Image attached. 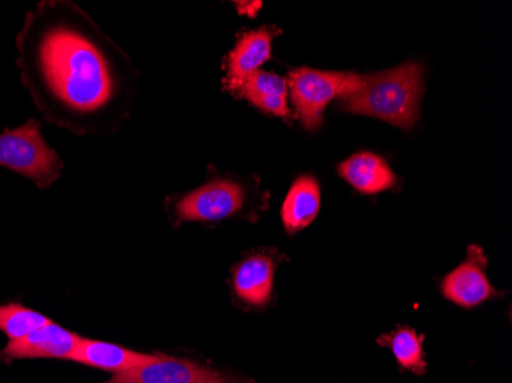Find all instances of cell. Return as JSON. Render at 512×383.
I'll use <instances>...</instances> for the list:
<instances>
[{"label": "cell", "mask_w": 512, "mask_h": 383, "mask_svg": "<svg viewBox=\"0 0 512 383\" xmlns=\"http://www.w3.org/2000/svg\"><path fill=\"white\" fill-rule=\"evenodd\" d=\"M19 68L48 122L105 134L128 117L135 71L119 46L69 2H42L17 37Z\"/></svg>", "instance_id": "cell-1"}, {"label": "cell", "mask_w": 512, "mask_h": 383, "mask_svg": "<svg viewBox=\"0 0 512 383\" xmlns=\"http://www.w3.org/2000/svg\"><path fill=\"white\" fill-rule=\"evenodd\" d=\"M422 95L424 66L407 62L364 77L362 88L341 99V106L352 114L368 115L398 128L413 129L419 122Z\"/></svg>", "instance_id": "cell-2"}, {"label": "cell", "mask_w": 512, "mask_h": 383, "mask_svg": "<svg viewBox=\"0 0 512 383\" xmlns=\"http://www.w3.org/2000/svg\"><path fill=\"white\" fill-rule=\"evenodd\" d=\"M0 166L28 178L40 189H46L62 174L63 161L46 143L40 123L30 120L0 134Z\"/></svg>", "instance_id": "cell-3"}, {"label": "cell", "mask_w": 512, "mask_h": 383, "mask_svg": "<svg viewBox=\"0 0 512 383\" xmlns=\"http://www.w3.org/2000/svg\"><path fill=\"white\" fill-rule=\"evenodd\" d=\"M287 85L302 125L309 131H315L322 125L325 106L332 100L356 94L364 85V77L355 73L296 68L290 71Z\"/></svg>", "instance_id": "cell-4"}, {"label": "cell", "mask_w": 512, "mask_h": 383, "mask_svg": "<svg viewBox=\"0 0 512 383\" xmlns=\"http://www.w3.org/2000/svg\"><path fill=\"white\" fill-rule=\"evenodd\" d=\"M244 204L246 189L243 184L230 178H215L184 195L175 206V215L180 221L217 223L240 213Z\"/></svg>", "instance_id": "cell-5"}, {"label": "cell", "mask_w": 512, "mask_h": 383, "mask_svg": "<svg viewBox=\"0 0 512 383\" xmlns=\"http://www.w3.org/2000/svg\"><path fill=\"white\" fill-rule=\"evenodd\" d=\"M105 383H246L197 362L155 354L148 364L115 374Z\"/></svg>", "instance_id": "cell-6"}, {"label": "cell", "mask_w": 512, "mask_h": 383, "mask_svg": "<svg viewBox=\"0 0 512 383\" xmlns=\"http://www.w3.org/2000/svg\"><path fill=\"white\" fill-rule=\"evenodd\" d=\"M486 259L482 247H468L467 259L445 276L440 289L448 301L463 308H474L497 296L486 276Z\"/></svg>", "instance_id": "cell-7"}, {"label": "cell", "mask_w": 512, "mask_h": 383, "mask_svg": "<svg viewBox=\"0 0 512 383\" xmlns=\"http://www.w3.org/2000/svg\"><path fill=\"white\" fill-rule=\"evenodd\" d=\"M278 34L275 28L263 27L247 31L238 39L234 50L227 57V74L224 79L226 91L237 95L243 83L272 57L273 37Z\"/></svg>", "instance_id": "cell-8"}, {"label": "cell", "mask_w": 512, "mask_h": 383, "mask_svg": "<svg viewBox=\"0 0 512 383\" xmlns=\"http://www.w3.org/2000/svg\"><path fill=\"white\" fill-rule=\"evenodd\" d=\"M79 334L50 322L46 327L34 331L27 338L10 342L0 357L13 359H71L80 342Z\"/></svg>", "instance_id": "cell-9"}, {"label": "cell", "mask_w": 512, "mask_h": 383, "mask_svg": "<svg viewBox=\"0 0 512 383\" xmlns=\"http://www.w3.org/2000/svg\"><path fill=\"white\" fill-rule=\"evenodd\" d=\"M276 262L266 253L247 256L234 269V292L253 307L266 305L272 298Z\"/></svg>", "instance_id": "cell-10"}, {"label": "cell", "mask_w": 512, "mask_h": 383, "mask_svg": "<svg viewBox=\"0 0 512 383\" xmlns=\"http://www.w3.org/2000/svg\"><path fill=\"white\" fill-rule=\"evenodd\" d=\"M339 175L365 195L381 194L396 184V175L387 161L373 152H359L338 167Z\"/></svg>", "instance_id": "cell-11"}, {"label": "cell", "mask_w": 512, "mask_h": 383, "mask_svg": "<svg viewBox=\"0 0 512 383\" xmlns=\"http://www.w3.org/2000/svg\"><path fill=\"white\" fill-rule=\"evenodd\" d=\"M154 357L155 354L137 353L120 345L82 338L69 361L119 374L148 364Z\"/></svg>", "instance_id": "cell-12"}, {"label": "cell", "mask_w": 512, "mask_h": 383, "mask_svg": "<svg viewBox=\"0 0 512 383\" xmlns=\"http://www.w3.org/2000/svg\"><path fill=\"white\" fill-rule=\"evenodd\" d=\"M237 97L246 99L250 105L267 115L289 118V85L287 80L275 73L256 71L237 92Z\"/></svg>", "instance_id": "cell-13"}, {"label": "cell", "mask_w": 512, "mask_h": 383, "mask_svg": "<svg viewBox=\"0 0 512 383\" xmlns=\"http://www.w3.org/2000/svg\"><path fill=\"white\" fill-rule=\"evenodd\" d=\"M321 209V190L312 175H302L290 187L281 209V220L290 235L306 229L318 217Z\"/></svg>", "instance_id": "cell-14"}, {"label": "cell", "mask_w": 512, "mask_h": 383, "mask_svg": "<svg viewBox=\"0 0 512 383\" xmlns=\"http://www.w3.org/2000/svg\"><path fill=\"white\" fill-rule=\"evenodd\" d=\"M422 342H424V338L421 334H417L410 327H398L393 333L384 334L378 339L379 345L390 348L402 368L413 371L417 376L427 373V362H425Z\"/></svg>", "instance_id": "cell-15"}, {"label": "cell", "mask_w": 512, "mask_h": 383, "mask_svg": "<svg viewBox=\"0 0 512 383\" xmlns=\"http://www.w3.org/2000/svg\"><path fill=\"white\" fill-rule=\"evenodd\" d=\"M50 322V319L40 315L39 311L23 307V305H0V331L7 334L10 342L27 338L31 333L46 327Z\"/></svg>", "instance_id": "cell-16"}]
</instances>
